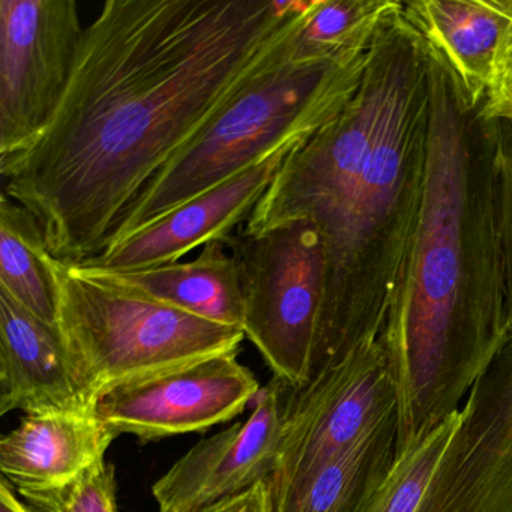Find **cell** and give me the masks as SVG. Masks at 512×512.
Returning a JSON list of instances; mask_svg holds the SVG:
<instances>
[{"instance_id": "cell-22", "label": "cell", "mask_w": 512, "mask_h": 512, "mask_svg": "<svg viewBox=\"0 0 512 512\" xmlns=\"http://www.w3.org/2000/svg\"><path fill=\"white\" fill-rule=\"evenodd\" d=\"M199 512H274L271 481L260 482L245 493L230 497Z\"/></svg>"}, {"instance_id": "cell-9", "label": "cell", "mask_w": 512, "mask_h": 512, "mask_svg": "<svg viewBox=\"0 0 512 512\" xmlns=\"http://www.w3.org/2000/svg\"><path fill=\"white\" fill-rule=\"evenodd\" d=\"M259 391V380L238 361V353H226L115 386L98 398L95 413L118 436L131 434L148 443L226 424L242 415Z\"/></svg>"}, {"instance_id": "cell-11", "label": "cell", "mask_w": 512, "mask_h": 512, "mask_svg": "<svg viewBox=\"0 0 512 512\" xmlns=\"http://www.w3.org/2000/svg\"><path fill=\"white\" fill-rule=\"evenodd\" d=\"M292 151L275 152L130 238L109 245L100 256L79 263L110 272L157 268L178 263L200 245L223 241L236 226L247 223Z\"/></svg>"}, {"instance_id": "cell-24", "label": "cell", "mask_w": 512, "mask_h": 512, "mask_svg": "<svg viewBox=\"0 0 512 512\" xmlns=\"http://www.w3.org/2000/svg\"><path fill=\"white\" fill-rule=\"evenodd\" d=\"M16 491L10 481L2 478V484H0V512H35L34 508H31L22 499V496H17Z\"/></svg>"}, {"instance_id": "cell-25", "label": "cell", "mask_w": 512, "mask_h": 512, "mask_svg": "<svg viewBox=\"0 0 512 512\" xmlns=\"http://www.w3.org/2000/svg\"><path fill=\"white\" fill-rule=\"evenodd\" d=\"M485 115H487L488 118H503L512 121V92L502 103L497 104L494 109H491L490 112L485 113Z\"/></svg>"}, {"instance_id": "cell-8", "label": "cell", "mask_w": 512, "mask_h": 512, "mask_svg": "<svg viewBox=\"0 0 512 512\" xmlns=\"http://www.w3.org/2000/svg\"><path fill=\"white\" fill-rule=\"evenodd\" d=\"M83 31L74 0H0V160L52 121Z\"/></svg>"}, {"instance_id": "cell-16", "label": "cell", "mask_w": 512, "mask_h": 512, "mask_svg": "<svg viewBox=\"0 0 512 512\" xmlns=\"http://www.w3.org/2000/svg\"><path fill=\"white\" fill-rule=\"evenodd\" d=\"M395 443L397 413L346 454L272 497L274 512H364L394 466Z\"/></svg>"}, {"instance_id": "cell-21", "label": "cell", "mask_w": 512, "mask_h": 512, "mask_svg": "<svg viewBox=\"0 0 512 512\" xmlns=\"http://www.w3.org/2000/svg\"><path fill=\"white\" fill-rule=\"evenodd\" d=\"M490 119L493 131L494 199L508 298V332L512 334V121Z\"/></svg>"}, {"instance_id": "cell-14", "label": "cell", "mask_w": 512, "mask_h": 512, "mask_svg": "<svg viewBox=\"0 0 512 512\" xmlns=\"http://www.w3.org/2000/svg\"><path fill=\"white\" fill-rule=\"evenodd\" d=\"M116 437L95 410L26 415L0 440V470L19 494L56 490L107 461Z\"/></svg>"}, {"instance_id": "cell-23", "label": "cell", "mask_w": 512, "mask_h": 512, "mask_svg": "<svg viewBox=\"0 0 512 512\" xmlns=\"http://www.w3.org/2000/svg\"><path fill=\"white\" fill-rule=\"evenodd\" d=\"M512 92V37L509 40L508 49H506L505 58H503L502 70H500L499 80L493 94L488 98L487 106L484 112H490L491 109L502 103Z\"/></svg>"}, {"instance_id": "cell-12", "label": "cell", "mask_w": 512, "mask_h": 512, "mask_svg": "<svg viewBox=\"0 0 512 512\" xmlns=\"http://www.w3.org/2000/svg\"><path fill=\"white\" fill-rule=\"evenodd\" d=\"M401 19L472 100L488 101L512 37V0H410Z\"/></svg>"}, {"instance_id": "cell-1", "label": "cell", "mask_w": 512, "mask_h": 512, "mask_svg": "<svg viewBox=\"0 0 512 512\" xmlns=\"http://www.w3.org/2000/svg\"><path fill=\"white\" fill-rule=\"evenodd\" d=\"M311 0H107L46 130L0 160L56 259L106 250L145 185L295 40Z\"/></svg>"}, {"instance_id": "cell-13", "label": "cell", "mask_w": 512, "mask_h": 512, "mask_svg": "<svg viewBox=\"0 0 512 512\" xmlns=\"http://www.w3.org/2000/svg\"><path fill=\"white\" fill-rule=\"evenodd\" d=\"M95 410L86 401L56 326L0 292V415Z\"/></svg>"}, {"instance_id": "cell-15", "label": "cell", "mask_w": 512, "mask_h": 512, "mask_svg": "<svg viewBox=\"0 0 512 512\" xmlns=\"http://www.w3.org/2000/svg\"><path fill=\"white\" fill-rule=\"evenodd\" d=\"M92 269L125 289L203 319L238 328L244 325L238 266L224 242H209L191 262L128 272Z\"/></svg>"}, {"instance_id": "cell-3", "label": "cell", "mask_w": 512, "mask_h": 512, "mask_svg": "<svg viewBox=\"0 0 512 512\" xmlns=\"http://www.w3.org/2000/svg\"><path fill=\"white\" fill-rule=\"evenodd\" d=\"M430 59L424 197L380 338L397 389L395 458L460 412L509 335L487 101L472 100Z\"/></svg>"}, {"instance_id": "cell-5", "label": "cell", "mask_w": 512, "mask_h": 512, "mask_svg": "<svg viewBox=\"0 0 512 512\" xmlns=\"http://www.w3.org/2000/svg\"><path fill=\"white\" fill-rule=\"evenodd\" d=\"M56 328L86 401L115 386L238 353L244 329L203 319L49 254Z\"/></svg>"}, {"instance_id": "cell-7", "label": "cell", "mask_w": 512, "mask_h": 512, "mask_svg": "<svg viewBox=\"0 0 512 512\" xmlns=\"http://www.w3.org/2000/svg\"><path fill=\"white\" fill-rule=\"evenodd\" d=\"M397 413V389L382 341L356 350L301 388H293L272 497L346 454Z\"/></svg>"}, {"instance_id": "cell-19", "label": "cell", "mask_w": 512, "mask_h": 512, "mask_svg": "<svg viewBox=\"0 0 512 512\" xmlns=\"http://www.w3.org/2000/svg\"><path fill=\"white\" fill-rule=\"evenodd\" d=\"M460 412L425 434L412 448L395 458L385 482L364 512H418L437 464L458 425Z\"/></svg>"}, {"instance_id": "cell-6", "label": "cell", "mask_w": 512, "mask_h": 512, "mask_svg": "<svg viewBox=\"0 0 512 512\" xmlns=\"http://www.w3.org/2000/svg\"><path fill=\"white\" fill-rule=\"evenodd\" d=\"M244 295L245 337L278 379L301 388L313 380L326 290V245L310 218L223 239Z\"/></svg>"}, {"instance_id": "cell-10", "label": "cell", "mask_w": 512, "mask_h": 512, "mask_svg": "<svg viewBox=\"0 0 512 512\" xmlns=\"http://www.w3.org/2000/svg\"><path fill=\"white\" fill-rule=\"evenodd\" d=\"M293 386L272 377L248 419L200 440L161 476L152 494L160 512H199L272 481Z\"/></svg>"}, {"instance_id": "cell-2", "label": "cell", "mask_w": 512, "mask_h": 512, "mask_svg": "<svg viewBox=\"0 0 512 512\" xmlns=\"http://www.w3.org/2000/svg\"><path fill=\"white\" fill-rule=\"evenodd\" d=\"M431 59L401 10L380 29L355 97L293 149L242 229L310 218L326 245L314 376L382 338L424 197Z\"/></svg>"}, {"instance_id": "cell-18", "label": "cell", "mask_w": 512, "mask_h": 512, "mask_svg": "<svg viewBox=\"0 0 512 512\" xmlns=\"http://www.w3.org/2000/svg\"><path fill=\"white\" fill-rule=\"evenodd\" d=\"M400 10L398 0H311L296 35L295 56L341 61L364 55Z\"/></svg>"}, {"instance_id": "cell-17", "label": "cell", "mask_w": 512, "mask_h": 512, "mask_svg": "<svg viewBox=\"0 0 512 512\" xmlns=\"http://www.w3.org/2000/svg\"><path fill=\"white\" fill-rule=\"evenodd\" d=\"M49 248L38 218L2 191L0 199V292L56 326Z\"/></svg>"}, {"instance_id": "cell-20", "label": "cell", "mask_w": 512, "mask_h": 512, "mask_svg": "<svg viewBox=\"0 0 512 512\" xmlns=\"http://www.w3.org/2000/svg\"><path fill=\"white\" fill-rule=\"evenodd\" d=\"M19 496L35 512H121L115 466L110 461L98 464L65 487Z\"/></svg>"}, {"instance_id": "cell-4", "label": "cell", "mask_w": 512, "mask_h": 512, "mask_svg": "<svg viewBox=\"0 0 512 512\" xmlns=\"http://www.w3.org/2000/svg\"><path fill=\"white\" fill-rule=\"evenodd\" d=\"M295 41L145 185L107 247L275 152L304 145L343 112L361 86L371 50L341 61H314L296 58Z\"/></svg>"}]
</instances>
